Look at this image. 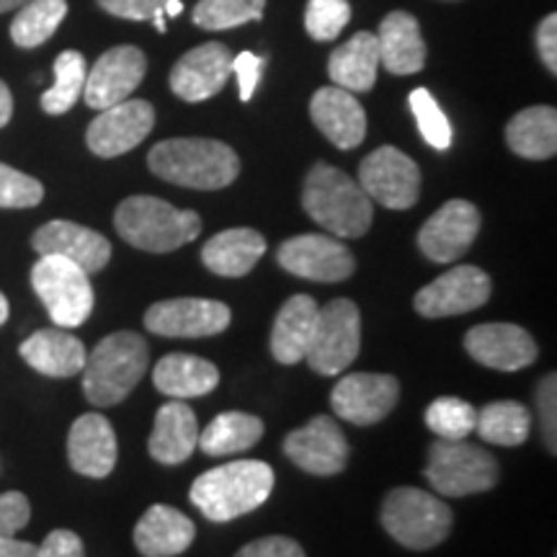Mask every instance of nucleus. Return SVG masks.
Listing matches in <instances>:
<instances>
[{
  "instance_id": "obj_1",
  "label": "nucleus",
  "mask_w": 557,
  "mask_h": 557,
  "mask_svg": "<svg viewBox=\"0 0 557 557\" xmlns=\"http://www.w3.org/2000/svg\"><path fill=\"white\" fill-rule=\"evenodd\" d=\"M148 165L158 178L199 191L225 189L240 173L238 152L207 137L163 139L150 150Z\"/></svg>"
},
{
  "instance_id": "obj_2",
  "label": "nucleus",
  "mask_w": 557,
  "mask_h": 557,
  "mask_svg": "<svg viewBox=\"0 0 557 557\" xmlns=\"http://www.w3.org/2000/svg\"><path fill=\"white\" fill-rule=\"evenodd\" d=\"M274 468L261 459L220 465L194 480L189 498L209 521H233L263 506L274 491Z\"/></svg>"
},
{
  "instance_id": "obj_3",
  "label": "nucleus",
  "mask_w": 557,
  "mask_h": 557,
  "mask_svg": "<svg viewBox=\"0 0 557 557\" xmlns=\"http://www.w3.org/2000/svg\"><path fill=\"white\" fill-rule=\"evenodd\" d=\"M150 367V346L135 331H120L101 338L86 357L83 393L96 408L120 406L139 385Z\"/></svg>"
},
{
  "instance_id": "obj_4",
  "label": "nucleus",
  "mask_w": 557,
  "mask_h": 557,
  "mask_svg": "<svg viewBox=\"0 0 557 557\" xmlns=\"http://www.w3.org/2000/svg\"><path fill=\"white\" fill-rule=\"evenodd\" d=\"M302 207L312 222L336 238H361L372 227L374 207L364 189L329 163H315L305 178Z\"/></svg>"
},
{
  "instance_id": "obj_5",
  "label": "nucleus",
  "mask_w": 557,
  "mask_h": 557,
  "mask_svg": "<svg viewBox=\"0 0 557 557\" xmlns=\"http://www.w3.org/2000/svg\"><path fill=\"white\" fill-rule=\"evenodd\" d=\"M114 227L129 246L148 253H171L197 240L201 218L191 209H176L158 197H129L116 207Z\"/></svg>"
},
{
  "instance_id": "obj_6",
  "label": "nucleus",
  "mask_w": 557,
  "mask_h": 557,
  "mask_svg": "<svg viewBox=\"0 0 557 557\" xmlns=\"http://www.w3.org/2000/svg\"><path fill=\"white\" fill-rule=\"evenodd\" d=\"M382 527L408 549H434L449 537L451 508L421 487H395L387 493L380 513Z\"/></svg>"
},
{
  "instance_id": "obj_7",
  "label": "nucleus",
  "mask_w": 557,
  "mask_h": 557,
  "mask_svg": "<svg viewBox=\"0 0 557 557\" xmlns=\"http://www.w3.org/2000/svg\"><path fill=\"white\" fill-rule=\"evenodd\" d=\"M426 478L438 496L462 498L496 487V457L468 438H436L429 447Z\"/></svg>"
},
{
  "instance_id": "obj_8",
  "label": "nucleus",
  "mask_w": 557,
  "mask_h": 557,
  "mask_svg": "<svg viewBox=\"0 0 557 557\" xmlns=\"http://www.w3.org/2000/svg\"><path fill=\"white\" fill-rule=\"evenodd\" d=\"M32 287L60 329H78L94 312L88 274L62 256H39L32 267Z\"/></svg>"
},
{
  "instance_id": "obj_9",
  "label": "nucleus",
  "mask_w": 557,
  "mask_h": 557,
  "mask_svg": "<svg viewBox=\"0 0 557 557\" xmlns=\"http://www.w3.org/2000/svg\"><path fill=\"white\" fill-rule=\"evenodd\" d=\"M361 348V312L351 299H331L318 310L315 333H312L308 361L312 372L333 377L354 364Z\"/></svg>"
},
{
  "instance_id": "obj_10",
  "label": "nucleus",
  "mask_w": 557,
  "mask_h": 557,
  "mask_svg": "<svg viewBox=\"0 0 557 557\" xmlns=\"http://www.w3.org/2000/svg\"><path fill=\"white\" fill-rule=\"evenodd\" d=\"M359 186L382 207L410 209L421 197V171L406 152L393 145H382L361 160Z\"/></svg>"
},
{
  "instance_id": "obj_11",
  "label": "nucleus",
  "mask_w": 557,
  "mask_h": 557,
  "mask_svg": "<svg viewBox=\"0 0 557 557\" xmlns=\"http://www.w3.org/2000/svg\"><path fill=\"white\" fill-rule=\"evenodd\" d=\"M233 312L225 302L201 297L163 299L145 312V329L163 338H207L227 331Z\"/></svg>"
},
{
  "instance_id": "obj_12",
  "label": "nucleus",
  "mask_w": 557,
  "mask_h": 557,
  "mask_svg": "<svg viewBox=\"0 0 557 557\" xmlns=\"http://www.w3.org/2000/svg\"><path fill=\"white\" fill-rule=\"evenodd\" d=\"M276 263L289 274L310 282H344L357 269V259L341 238L331 235H297L276 250Z\"/></svg>"
},
{
  "instance_id": "obj_13",
  "label": "nucleus",
  "mask_w": 557,
  "mask_h": 557,
  "mask_svg": "<svg viewBox=\"0 0 557 557\" xmlns=\"http://www.w3.org/2000/svg\"><path fill=\"white\" fill-rule=\"evenodd\" d=\"M400 400V382L393 374L354 372L333 387V413L354 426H374L393 413Z\"/></svg>"
},
{
  "instance_id": "obj_14",
  "label": "nucleus",
  "mask_w": 557,
  "mask_h": 557,
  "mask_svg": "<svg viewBox=\"0 0 557 557\" xmlns=\"http://www.w3.org/2000/svg\"><path fill=\"white\" fill-rule=\"evenodd\" d=\"M480 212L472 201L451 199L436 209L418 230V248L434 263H451L465 256L480 233Z\"/></svg>"
},
{
  "instance_id": "obj_15",
  "label": "nucleus",
  "mask_w": 557,
  "mask_h": 557,
  "mask_svg": "<svg viewBox=\"0 0 557 557\" xmlns=\"http://www.w3.org/2000/svg\"><path fill=\"white\" fill-rule=\"evenodd\" d=\"M487 299L491 276L478 267H457L418 289L413 308L423 318H455L483 308Z\"/></svg>"
},
{
  "instance_id": "obj_16",
  "label": "nucleus",
  "mask_w": 557,
  "mask_h": 557,
  "mask_svg": "<svg viewBox=\"0 0 557 557\" xmlns=\"http://www.w3.org/2000/svg\"><path fill=\"white\" fill-rule=\"evenodd\" d=\"M156 127V109L150 101L127 99L103 109L86 132L88 150L99 158H120L135 150Z\"/></svg>"
},
{
  "instance_id": "obj_17",
  "label": "nucleus",
  "mask_w": 557,
  "mask_h": 557,
  "mask_svg": "<svg viewBox=\"0 0 557 557\" xmlns=\"http://www.w3.org/2000/svg\"><path fill=\"white\" fill-rule=\"evenodd\" d=\"M284 455L310 475L331 478L346 470L348 442L333 418L315 416L284 438Z\"/></svg>"
},
{
  "instance_id": "obj_18",
  "label": "nucleus",
  "mask_w": 557,
  "mask_h": 557,
  "mask_svg": "<svg viewBox=\"0 0 557 557\" xmlns=\"http://www.w3.org/2000/svg\"><path fill=\"white\" fill-rule=\"evenodd\" d=\"M145 73H148V58L143 50L132 45L114 47V50L103 52L94 70L86 75L83 99L90 109L99 111L127 101L143 83Z\"/></svg>"
},
{
  "instance_id": "obj_19",
  "label": "nucleus",
  "mask_w": 557,
  "mask_h": 557,
  "mask_svg": "<svg viewBox=\"0 0 557 557\" xmlns=\"http://www.w3.org/2000/svg\"><path fill=\"white\" fill-rule=\"evenodd\" d=\"M235 54L220 41H207L186 52L171 70V90L186 103H199L218 96L233 75Z\"/></svg>"
},
{
  "instance_id": "obj_20",
  "label": "nucleus",
  "mask_w": 557,
  "mask_h": 557,
  "mask_svg": "<svg viewBox=\"0 0 557 557\" xmlns=\"http://www.w3.org/2000/svg\"><path fill=\"white\" fill-rule=\"evenodd\" d=\"M465 348L478 364L498 372H519L537 361V344L513 323H483L468 331Z\"/></svg>"
},
{
  "instance_id": "obj_21",
  "label": "nucleus",
  "mask_w": 557,
  "mask_h": 557,
  "mask_svg": "<svg viewBox=\"0 0 557 557\" xmlns=\"http://www.w3.org/2000/svg\"><path fill=\"white\" fill-rule=\"evenodd\" d=\"M32 246L39 256H62L73 261L88 276L101 271L111 259V243L101 233L67 220H52L41 225L34 233Z\"/></svg>"
},
{
  "instance_id": "obj_22",
  "label": "nucleus",
  "mask_w": 557,
  "mask_h": 557,
  "mask_svg": "<svg viewBox=\"0 0 557 557\" xmlns=\"http://www.w3.org/2000/svg\"><path fill=\"white\" fill-rule=\"evenodd\" d=\"M116 434L109 418L101 413H83L75 418L67 434V462L78 475L101 480L116 468Z\"/></svg>"
},
{
  "instance_id": "obj_23",
  "label": "nucleus",
  "mask_w": 557,
  "mask_h": 557,
  "mask_svg": "<svg viewBox=\"0 0 557 557\" xmlns=\"http://www.w3.org/2000/svg\"><path fill=\"white\" fill-rule=\"evenodd\" d=\"M310 116L315 127L341 150H354L367 137V114L354 94L325 86L315 90L310 101Z\"/></svg>"
},
{
  "instance_id": "obj_24",
  "label": "nucleus",
  "mask_w": 557,
  "mask_h": 557,
  "mask_svg": "<svg viewBox=\"0 0 557 557\" xmlns=\"http://www.w3.org/2000/svg\"><path fill=\"white\" fill-rule=\"evenodd\" d=\"M194 537H197L194 521L178 508L165 504L150 506L132 534L143 557H176L191 547Z\"/></svg>"
},
{
  "instance_id": "obj_25",
  "label": "nucleus",
  "mask_w": 557,
  "mask_h": 557,
  "mask_svg": "<svg viewBox=\"0 0 557 557\" xmlns=\"http://www.w3.org/2000/svg\"><path fill=\"white\" fill-rule=\"evenodd\" d=\"M18 351L21 359H24L34 372L54 380H65L81 374L88 357L83 341L70 336L67 331L60 329H45L32 333V336L21 344Z\"/></svg>"
},
{
  "instance_id": "obj_26",
  "label": "nucleus",
  "mask_w": 557,
  "mask_h": 557,
  "mask_svg": "<svg viewBox=\"0 0 557 557\" xmlns=\"http://www.w3.org/2000/svg\"><path fill=\"white\" fill-rule=\"evenodd\" d=\"M199 444V421L184 400H171L156 413L148 451L160 465H184Z\"/></svg>"
},
{
  "instance_id": "obj_27",
  "label": "nucleus",
  "mask_w": 557,
  "mask_h": 557,
  "mask_svg": "<svg viewBox=\"0 0 557 557\" xmlns=\"http://www.w3.org/2000/svg\"><path fill=\"white\" fill-rule=\"evenodd\" d=\"M267 253V240L259 230L230 227L207 240L201 248V263L218 276L240 278L250 274V269Z\"/></svg>"
},
{
  "instance_id": "obj_28",
  "label": "nucleus",
  "mask_w": 557,
  "mask_h": 557,
  "mask_svg": "<svg viewBox=\"0 0 557 557\" xmlns=\"http://www.w3.org/2000/svg\"><path fill=\"white\" fill-rule=\"evenodd\" d=\"M318 310V302L310 295H295L282 305L271 329V354L278 364H297L308 357Z\"/></svg>"
},
{
  "instance_id": "obj_29",
  "label": "nucleus",
  "mask_w": 557,
  "mask_h": 557,
  "mask_svg": "<svg viewBox=\"0 0 557 557\" xmlns=\"http://www.w3.org/2000/svg\"><path fill=\"white\" fill-rule=\"evenodd\" d=\"M380 62L393 75H413L426 65V41L418 21L406 11H393L380 24Z\"/></svg>"
},
{
  "instance_id": "obj_30",
  "label": "nucleus",
  "mask_w": 557,
  "mask_h": 557,
  "mask_svg": "<svg viewBox=\"0 0 557 557\" xmlns=\"http://www.w3.org/2000/svg\"><path fill=\"white\" fill-rule=\"evenodd\" d=\"M152 385L173 400L201 398L220 385V369L194 354H165L152 372Z\"/></svg>"
},
{
  "instance_id": "obj_31",
  "label": "nucleus",
  "mask_w": 557,
  "mask_h": 557,
  "mask_svg": "<svg viewBox=\"0 0 557 557\" xmlns=\"http://www.w3.org/2000/svg\"><path fill=\"white\" fill-rule=\"evenodd\" d=\"M380 45L377 34L359 32L336 47L329 60V75L338 88L348 94H367L377 83Z\"/></svg>"
},
{
  "instance_id": "obj_32",
  "label": "nucleus",
  "mask_w": 557,
  "mask_h": 557,
  "mask_svg": "<svg viewBox=\"0 0 557 557\" xmlns=\"http://www.w3.org/2000/svg\"><path fill=\"white\" fill-rule=\"evenodd\" d=\"M506 145L527 160H547L557 152V111L529 107L506 124Z\"/></svg>"
},
{
  "instance_id": "obj_33",
  "label": "nucleus",
  "mask_w": 557,
  "mask_h": 557,
  "mask_svg": "<svg viewBox=\"0 0 557 557\" xmlns=\"http://www.w3.org/2000/svg\"><path fill=\"white\" fill-rule=\"evenodd\" d=\"M263 421L259 416L230 410L209 421V426L199 434L197 447L209 457H227L246 451L261 442Z\"/></svg>"
},
{
  "instance_id": "obj_34",
  "label": "nucleus",
  "mask_w": 557,
  "mask_h": 557,
  "mask_svg": "<svg viewBox=\"0 0 557 557\" xmlns=\"http://www.w3.org/2000/svg\"><path fill=\"white\" fill-rule=\"evenodd\" d=\"M529 429H532V416H529L527 406L517 400H496L478 410L475 431L487 444L519 447L527 442Z\"/></svg>"
},
{
  "instance_id": "obj_35",
  "label": "nucleus",
  "mask_w": 557,
  "mask_h": 557,
  "mask_svg": "<svg viewBox=\"0 0 557 557\" xmlns=\"http://www.w3.org/2000/svg\"><path fill=\"white\" fill-rule=\"evenodd\" d=\"M67 16V0H29L11 24V39L24 50L45 45Z\"/></svg>"
},
{
  "instance_id": "obj_36",
  "label": "nucleus",
  "mask_w": 557,
  "mask_h": 557,
  "mask_svg": "<svg viewBox=\"0 0 557 557\" xmlns=\"http://www.w3.org/2000/svg\"><path fill=\"white\" fill-rule=\"evenodd\" d=\"M86 75V58L81 52L65 50L58 54V60H54V86L41 96V109L52 116L65 114V111L73 109L83 96Z\"/></svg>"
},
{
  "instance_id": "obj_37",
  "label": "nucleus",
  "mask_w": 557,
  "mask_h": 557,
  "mask_svg": "<svg viewBox=\"0 0 557 557\" xmlns=\"http://www.w3.org/2000/svg\"><path fill=\"white\" fill-rule=\"evenodd\" d=\"M267 0H199L194 5V24L207 32H225L259 21Z\"/></svg>"
},
{
  "instance_id": "obj_38",
  "label": "nucleus",
  "mask_w": 557,
  "mask_h": 557,
  "mask_svg": "<svg viewBox=\"0 0 557 557\" xmlns=\"http://www.w3.org/2000/svg\"><path fill=\"white\" fill-rule=\"evenodd\" d=\"M423 421L438 438H468L475 431L478 410L468 400L442 395L426 408Z\"/></svg>"
},
{
  "instance_id": "obj_39",
  "label": "nucleus",
  "mask_w": 557,
  "mask_h": 557,
  "mask_svg": "<svg viewBox=\"0 0 557 557\" xmlns=\"http://www.w3.org/2000/svg\"><path fill=\"white\" fill-rule=\"evenodd\" d=\"M408 101L423 139H426L434 150H447L451 145V127L447 114H444L434 96H431V90L416 88Z\"/></svg>"
},
{
  "instance_id": "obj_40",
  "label": "nucleus",
  "mask_w": 557,
  "mask_h": 557,
  "mask_svg": "<svg viewBox=\"0 0 557 557\" xmlns=\"http://www.w3.org/2000/svg\"><path fill=\"white\" fill-rule=\"evenodd\" d=\"M351 21L348 0H310L305 11V29L315 41H333L341 37Z\"/></svg>"
},
{
  "instance_id": "obj_41",
  "label": "nucleus",
  "mask_w": 557,
  "mask_h": 557,
  "mask_svg": "<svg viewBox=\"0 0 557 557\" xmlns=\"http://www.w3.org/2000/svg\"><path fill=\"white\" fill-rule=\"evenodd\" d=\"M45 199V186L11 165L0 163V209H29Z\"/></svg>"
},
{
  "instance_id": "obj_42",
  "label": "nucleus",
  "mask_w": 557,
  "mask_h": 557,
  "mask_svg": "<svg viewBox=\"0 0 557 557\" xmlns=\"http://www.w3.org/2000/svg\"><path fill=\"white\" fill-rule=\"evenodd\" d=\"M557 377L555 372H549L547 377H542L537 385V410H540V426L542 438H545V447L549 455L557 451Z\"/></svg>"
},
{
  "instance_id": "obj_43",
  "label": "nucleus",
  "mask_w": 557,
  "mask_h": 557,
  "mask_svg": "<svg viewBox=\"0 0 557 557\" xmlns=\"http://www.w3.org/2000/svg\"><path fill=\"white\" fill-rule=\"evenodd\" d=\"M32 519V504L24 493H0V540L13 537Z\"/></svg>"
},
{
  "instance_id": "obj_44",
  "label": "nucleus",
  "mask_w": 557,
  "mask_h": 557,
  "mask_svg": "<svg viewBox=\"0 0 557 557\" xmlns=\"http://www.w3.org/2000/svg\"><path fill=\"white\" fill-rule=\"evenodd\" d=\"M235 557H305V549L299 547V542L292 537H282V534H274V537H261L248 542L246 547L238 549Z\"/></svg>"
},
{
  "instance_id": "obj_45",
  "label": "nucleus",
  "mask_w": 557,
  "mask_h": 557,
  "mask_svg": "<svg viewBox=\"0 0 557 557\" xmlns=\"http://www.w3.org/2000/svg\"><path fill=\"white\" fill-rule=\"evenodd\" d=\"M99 5L116 18L150 21L160 9H163L165 0H99Z\"/></svg>"
},
{
  "instance_id": "obj_46",
  "label": "nucleus",
  "mask_w": 557,
  "mask_h": 557,
  "mask_svg": "<svg viewBox=\"0 0 557 557\" xmlns=\"http://www.w3.org/2000/svg\"><path fill=\"white\" fill-rule=\"evenodd\" d=\"M261 70L263 60L256 58L253 52H240L238 58H233V73L238 75V88H240V101L253 99L256 88L261 83Z\"/></svg>"
},
{
  "instance_id": "obj_47",
  "label": "nucleus",
  "mask_w": 557,
  "mask_h": 557,
  "mask_svg": "<svg viewBox=\"0 0 557 557\" xmlns=\"http://www.w3.org/2000/svg\"><path fill=\"white\" fill-rule=\"evenodd\" d=\"M39 557H86L83 540L70 529H54L39 545Z\"/></svg>"
},
{
  "instance_id": "obj_48",
  "label": "nucleus",
  "mask_w": 557,
  "mask_h": 557,
  "mask_svg": "<svg viewBox=\"0 0 557 557\" xmlns=\"http://www.w3.org/2000/svg\"><path fill=\"white\" fill-rule=\"evenodd\" d=\"M537 52L549 73H557V16L549 13L537 26Z\"/></svg>"
},
{
  "instance_id": "obj_49",
  "label": "nucleus",
  "mask_w": 557,
  "mask_h": 557,
  "mask_svg": "<svg viewBox=\"0 0 557 557\" xmlns=\"http://www.w3.org/2000/svg\"><path fill=\"white\" fill-rule=\"evenodd\" d=\"M0 557H39V545L21 542L16 537L0 540Z\"/></svg>"
},
{
  "instance_id": "obj_50",
  "label": "nucleus",
  "mask_w": 557,
  "mask_h": 557,
  "mask_svg": "<svg viewBox=\"0 0 557 557\" xmlns=\"http://www.w3.org/2000/svg\"><path fill=\"white\" fill-rule=\"evenodd\" d=\"M13 116V96H11V88L5 86L3 81H0V127H5V124L11 122Z\"/></svg>"
},
{
  "instance_id": "obj_51",
  "label": "nucleus",
  "mask_w": 557,
  "mask_h": 557,
  "mask_svg": "<svg viewBox=\"0 0 557 557\" xmlns=\"http://www.w3.org/2000/svg\"><path fill=\"white\" fill-rule=\"evenodd\" d=\"M163 11H165V16H178V13L184 11V3H181V0H165Z\"/></svg>"
},
{
  "instance_id": "obj_52",
  "label": "nucleus",
  "mask_w": 557,
  "mask_h": 557,
  "mask_svg": "<svg viewBox=\"0 0 557 557\" xmlns=\"http://www.w3.org/2000/svg\"><path fill=\"white\" fill-rule=\"evenodd\" d=\"M24 3H29V0H0V13H9L13 9H21Z\"/></svg>"
},
{
  "instance_id": "obj_53",
  "label": "nucleus",
  "mask_w": 557,
  "mask_h": 557,
  "mask_svg": "<svg viewBox=\"0 0 557 557\" xmlns=\"http://www.w3.org/2000/svg\"><path fill=\"white\" fill-rule=\"evenodd\" d=\"M9 312H11V308H9V299H5L3 292H0V325H3L5 320H9Z\"/></svg>"
},
{
  "instance_id": "obj_54",
  "label": "nucleus",
  "mask_w": 557,
  "mask_h": 557,
  "mask_svg": "<svg viewBox=\"0 0 557 557\" xmlns=\"http://www.w3.org/2000/svg\"><path fill=\"white\" fill-rule=\"evenodd\" d=\"M447 3H455V0H447Z\"/></svg>"
}]
</instances>
